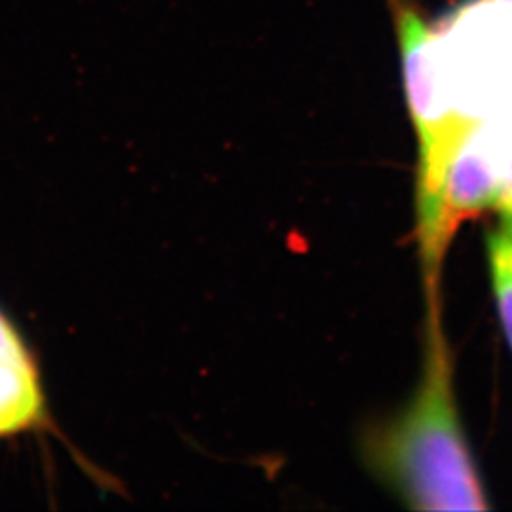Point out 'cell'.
<instances>
[{
    "instance_id": "1",
    "label": "cell",
    "mask_w": 512,
    "mask_h": 512,
    "mask_svg": "<svg viewBox=\"0 0 512 512\" xmlns=\"http://www.w3.org/2000/svg\"><path fill=\"white\" fill-rule=\"evenodd\" d=\"M361 456L376 480L414 511L490 509L459 418L440 289L425 291L420 385L397 416L366 429Z\"/></svg>"
},
{
    "instance_id": "2",
    "label": "cell",
    "mask_w": 512,
    "mask_h": 512,
    "mask_svg": "<svg viewBox=\"0 0 512 512\" xmlns=\"http://www.w3.org/2000/svg\"><path fill=\"white\" fill-rule=\"evenodd\" d=\"M46 397L37 361L0 310V439L42 427Z\"/></svg>"
},
{
    "instance_id": "3",
    "label": "cell",
    "mask_w": 512,
    "mask_h": 512,
    "mask_svg": "<svg viewBox=\"0 0 512 512\" xmlns=\"http://www.w3.org/2000/svg\"><path fill=\"white\" fill-rule=\"evenodd\" d=\"M486 260L499 323L512 353V224L509 222L499 220V226L486 232Z\"/></svg>"
}]
</instances>
